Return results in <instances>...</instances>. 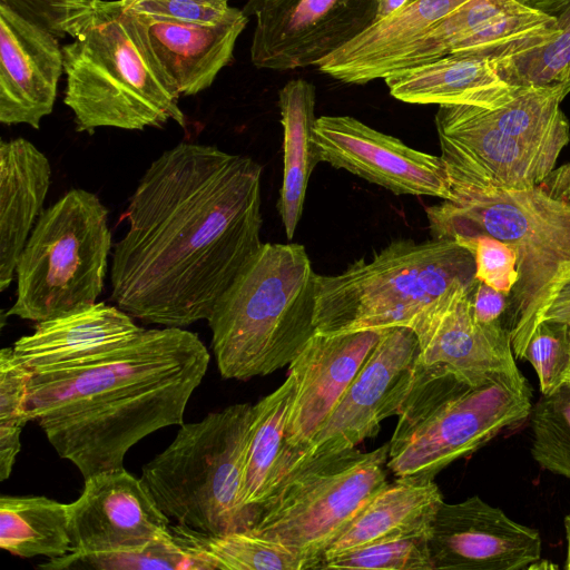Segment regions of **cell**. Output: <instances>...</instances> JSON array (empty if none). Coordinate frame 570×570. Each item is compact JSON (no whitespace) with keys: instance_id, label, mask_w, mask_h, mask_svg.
<instances>
[{"instance_id":"cell-1","label":"cell","mask_w":570,"mask_h":570,"mask_svg":"<svg viewBox=\"0 0 570 570\" xmlns=\"http://www.w3.org/2000/svg\"><path fill=\"white\" fill-rule=\"evenodd\" d=\"M263 167L210 145L180 142L147 168L112 253L111 298L134 318L185 328L261 249Z\"/></svg>"},{"instance_id":"cell-2","label":"cell","mask_w":570,"mask_h":570,"mask_svg":"<svg viewBox=\"0 0 570 570\" xmlns=\"http://www.w3.org/2000/svg\"><path fill=\"white\" fill-rule=\"evenodd\" d=\"M209 361L196 333L145 328L83 362L32 370L30 419L83 480L121 469L127 452L140 440L184 423Z\"/></svg>"},{"instance_id":"cell-3","label":"cell","mask_w":570,"mask_h":570,"mask_svg":"<svg viewBox=\"0 0 570 570\" xmlns=\"http://www.w3.org/2000/svg\"><path fill=\"white\" fill-rule=\"evenodd\" d=\"M452 200L426 208L432 238L492 236L517 256L519 279L508 299L514 357L525 347L558 291L570 281V204L539 186L523 189H455Z\"/></svg>"},{"instance_id":"cell-4","label":"cell","mask_w":570,"mask_h":570,"mask_svg":"<svg viewBox=\"0 0 570 570\" xmlns=\"http://www.w3.org/2000/svg\"><path fill=\"white\" fill-rule=\"evenodd\" d=\"M316 276L298 244H263L207 318L217 368L248 381L289 365L314 326Z\"/></svg>"},{"instance_id":"cell-5","label":"cell","mask_w":570,"mask_h":570,"mask_svg":"<svg viewBox=\"0 0 570 570\" xmlns=\"http://www.w3.org/2000/svg\"><path fill=\"white\" fill-rule=\"evenodd\" d=\"M531 410L522 373L471 380L443 368L414 367L386 466L397 478L433 480L454 461L523 423Z\"/></svg>"},{"instance_id":"cell-6","label":"cell","mask_w":570,"mask_h":570,"mask_svg":"<svg viewBox=\"0 0 570 570\" xmlns=\"http://www.w3.org/2000/svg\"><path fill=\"white\" fill-rule=\"evenodd\" d=\"M62 53L63 101L77 131L142 130L169 120L185 127L180 96L153 63L120 0H97Z\"/></svg>"},{"instance_id":"cell-7","label":"cell","mask_w":570,"mask_h":570,"mask_svg":"<svg viewBox=\"0 0 570 570\" xmlns=\"http://www.w3.org/2000/svg\"><path fill=\"white\" fill-rule=\"evenodd\" d=\"M456 282H476L474 257L456 240H396L338 275L316 276V333L409 327Z\"/></svg>"},{"instance_id":"cell-8","label":"cell","mask_w":570,"mask_h":570,"mask_svg":"<svg viewBox=\"0 0 570 570\" xmlns=\"http://www.w3.org/2000/svg\"><path fill=\"white\" fill-rule=\"evenodd\" d=\"M252 411L236 403L183 423L142 466L140 479L170 520L209 534L254 527L259 512L240 500Z\"/></svg>"},{"instance_id":"cell-9","label":"cell","mask_w":570,"mask_h":570,"mask_svg":"<svg viewBox=\"0 0 570 570\" xmlns=\"http://www.w3.org/2000/svg\"><path fill=\"white\" fill-rule=\"evenodd\" d=\"M112 246L99 197L71 189L43 210L17 263L8 316L42 322L88 308L104 289Z\"/></svg>"},{"instance_id":"cell-10","label":"cell","mask_w":570,"mask_h":570,"mask_svg":"<svg viewBox=\"0 0 570 570\" xmlns=\"http://www.w3.org/2000/svg\"><path fill=\"white\" fill-rule=\"evenodd\" d=\"M387 456L385 443L305 463L261 507L250 531L323 562L327 547L387 484Z\"/></svg>"},{"instance_id":"cell-11","label":"cell","mask_w":570,"mask_h":570,"mask_svg":"<svg viewBox=\"0 0 570 570\" xmlns=\"http://www.w3.org/2000/svg\"><path fill=\"white\" fill-rule=\"evenodd\" d=\"M420 344L404 326L383 330L376 345L313 438L284 461L281 483L305 463L354 449L401 413L411 391ZM278 485V487H279Z\"/></svg>"},{"instance_id":"cell-12","label":"cell","mask_w":570,"mask_h":570,"mask_svg":"<svg viewBox=\"0 0 570 570\" xmlns=\"http://www.w3.org/2000/svg\"><path fill=\"white\" fill-rule=\"evenodd\" d=\"M255 18L250 61L287 71L317 66L375 20L376 0H247Z\"/></svg>"},{"instance_id":"cell-13","label":"cell","mask_w":570,"mask_h":570,"mask_svg":"<svg viewBox=\"0 0 570 570\" xmlns=\"http://www.w3.org/2000/svg\"><path fill=\"white\" fill-rule=\"evenodd\" d=\"M434 121L452 191L538 186L559 157L499 131L473 105H441Z\"/></svg>"},{"instance_id":"cell-14","label":"cell","mask_w":570,"mask_h":570,"mask_svg":"<svg viewBox=\"0 0 570 570\" xmlns=\"http://www.w3.org/2000/svg\"><path fill=\"white\" fill-rule=\"evenodd\" d=\"M320 161L396 195L454 198L441 156L409 147L351 116H321L313 128Z\"/></svg>"},{"instance_id":"cell-15","label":"cell","mask_w":570,"mask_h":570,"mask_svg":"<svg viewBox=\"0 0 570 570\" xmlns=\"http://www.w3.org/2000/svg\"><path fill=\"white\" fill-rule=\"evenodd\" d=\"M436 569H531L541 558L539 532L509 518L478 495L443 502L428 533Z\"/></svg>"},{"instance_id":"cell-16","label":"cell","mask_w":570,"mask_h":570,"mask_svg":"<svg viewBox=\"0 0 570 570\" xmlns=\"http://www.w3.org/2000/svg\"><path fill=\"white\" fill-rule=\"evenodd\" d=\"M475 283L452 284L410 324L420 344L417 366L443 368L471 380L520 373L508 328L502 323L482 325L473 317Z\"/></svg>"},{"instance_id":"cell-17","label":"cell","mask_w":570,"mask_h":570,"mask_svg":"<svg viewBox=\"0 0 570 570\" xmlns=\"http://www.w3.org/2000/svg\"><path fill=\"white\" fill-rule=\"evenodd\" d=\"M68 507L75 552L135 549L170 533L171 520L125 468L85 479L80 497Z\"/></svg>"},{"instance_id":"cell-18","label":"cell","mask_w":570,"mask_h":570,"mask_svg":"<svg viewBox=\"0 0 570 570\" xmlns=\"http://www.w3.org/2000/svg\"><path fill=\"white\" fill-rule=\"evenodd\" d=\"M381 333H315L289 363L288 373L294 375L295 392L286 424L281 474L286 458L304 446L331 414Z\"/></svg>"},{"instance_id":"cell-19","label":"cell","mask_w":570,"mask_h":570,"mask_svg":"<svg viewBox=\"0 0 570 570\" xmlns=\"http://www.w3.org/2000/svg\"><path fill=\"white\" fill-rule=\"evenodd\" d=\"M62 72L59 39L0 4V121L39 129Z\"/></svg>"},{"instance_id":"cell-20","label":"cell","mask_w":570,"mask_h":570,"mask_svg":"<svg viewBox=\"0 0 570 570\" xmlns=\"http://www.w3.org/2000/svg\"><path fill=\"white\" fill-rule=\"evenodd\" d=\"M128 14L153 63L179 96L197 95L212 86L233 59L236 41L249 19L234 7L217 24Z\"/></svg>"},{"instance_id":"cell-21","label":"cell","mask_w":570,"mask_h":570,"mask_svg":"<svg viewBox=\"0 0 570 570\" xmlns=\"http://www.w3.org/2000/svg\"><path fill=\"white\" fill-rule=\"evenodd\" d=\"M469 0H410L317 63L318 70L350 85L384 79L390 65L441 19Z\"/></svg>"},{"instance_id":"cell-22","label":"cell","mask_w":570,"mask_h":570,"mask_svg":"<svg viewBox=\"0 0 570 570\" xmlns=\"http://www.w3.org/2000/svg\"><path fill=\"white\" fill-rule=\"evenodd\" d=\"M144 330L118 306L99 302L38 322L35 331L18 338L12 348L30 371L66 366L108 352Z\"/></svg>"},{"instance_id":"cell-23","label":"cell","mask_w":570,"mask_h":570,"mask_svg":"<svg viewBox=\"0 0 570 570\" xmlns=\"http://www.w3.org/2000/svg\"><path fill=\"white\" fill-rule=\"evenodd\" d=\"M51 183L47 156L24 138L0 142V291L9 287Z\"/></svg>"},{"instance_id":"cell-24","label":"cell","mask_w":570,"mask_h":570,"mask_svg":"<svg viewBox=\"0 0 570 570\" xmlns=\"http://www.w3.org/2000/svg\"><path fill=\"white\" fill-rule=\"evenodd\" d=\"M383 80L391 96L415 105L497 107L517 90L500 77L491 59L479 56L450 55Z\"/></svg>"},{"instance_id":"cell-25","label":"cell","mask_w":570,"mask_h":570,"mask_svg":"<svg viewBox=\"0 0 570 570\" xmlns=\"http://www.w3.org/2000/svg\"><path fill=\"white\" fill-rule=\"evenodd\" d=\"M443 502L432 479L397 478L387 483L327 547L323 562L384 538L429 532Z\"/></svg>"},{"instance_id":"cell-26","label":"cell","mask_w":570,"mask_h":570,"mask_svg":"<svg viewBox=\"0 0 570 570\" xmlns=\"http://www.w3.org/2000/svg\"><path fill=\"white\" fill-rule=\"evenodd\" d=\"M316 89L304 79H293L278 91L284 130V176L278 213L286 237L292 239L302 217L308 180L320 161L313 141Z\"/></svg>"},{"instance_id":"cell-27","label":"cell","mask_w":570,"mask_h":570,"mask_svg":"<svg viewBox=\"0 0 570 570\" xmlns=\"http://www.w3.org/2000/svg\"><path fill=\"white\" fill-rule=\"evenodd\" d=\"M294 392L295 379L288 373L276 390L253 405L240 500L258 512L279 484Z\"/></svg>"},{"instance_id":"cell-28","label":"cell","mask_w":570,"mask_h":570,"mask_svg":"<svg viewBox=\"0 0 570 570\" xmlns=\"http://www.w3.org/2000/svg\"><path fill=\"white\" fill-rule=\"evenodd\" d=\"M180 548L196 558L204 570H307L322 562L250 530L209 534L170 524Z\"/></svg>"},{"instance_id":"cell-29","label":"cell","mask_w":570,"mask_h":570,"mask_svg":"<svg viewBox=\"0 0 570 570\" xmlns=\"http://www.w3.org/2000/svg\"><path fill=\"white\" fill-rule=\"evenodd\" d=\"M0 547L21 558L71 552L68 504L41 495H1Z\"/></svg>"},{"instance_id":"cell-30","label":"cell","mask_w":570,"mask_h":570,"mask_svg":"<svg viewBox=\"0 0 570 570\" xmlns=\"http://www.w3.org/2000/svg\"><path fill=\"white\" fill-rule=\"evenodd\" d=\"M556 19L557 32L528 51L492 60L500 77L513 87H540L570 92V0H525Z\"/></svg>"},{"instance_id":"cell-31","label":"cell","mask_w":570,"mask_h":570,"mask_svg":"<svg viewBox=\"0 0 570 570\" xmlns=\"http://www.w3.org/2000/svg\"><path fill=\"white\" fill-rule=\"evenodd\" d=\"M520 0H469L441 19L387 68L386 76L446 57L465 36L502 14ZM384 78V79H385Z\"/></svg>"},{"instance_id":"cell-32","label":"cell","mask_w":570,"mask_h":570,"mask_svg":"<svg viewBox=\"0 0 570 570\" xmlns=\"http://www.w3.org/2000/svg\"><path fill=\"white\" fill-rule=\"evenodd\" d=\"M37 567L42 570H204L196 558L180 548L171 532L140 548L86 553L71 551Z\"/></svg>"},{"instance_id":"cell-33","label":"cell","mask_w":570,"mask_h":570,"mask_svg":"<svg viewBox=\"0 0 570 570\" xmlns=\"http://www.w3.org/2000/svg\"><path fill=\"white\" fill-rule=\"evenodd\" d=\"M31 371L12 347L0 352V481H6L20 452V434L31 421L28 407Z\"/></svg>"},{"instance_id":"cell-34","label":"cell","mask_w":570,"mask_h":570,"mask_svg":"<svg viewBox=\"0 0 570 570\" xmlns=\"http://www.w3.org/2000/svg\"><path fill=\"white\" fill-rule=\"evenodd\" d=\"M530 416L532 458L541 468L570 480V386L542 395Z\"/></svg>"},{"instance_id":"cell-35","label":"cell","mask_w":570,"mask_h":570,"mask_svg":"<svg viewBox=\"0 0 570 570\" xmlns=\"http://www.w3.org/2000/svg\"><path fill=\"white\" fill-rule=\"evenodd\" d=\"M428 533L389 537L341 552L321 569L435 570Z\"/></svg>"},{"instance_id":"cell-36","label":"cell","mask_w":570,"mask_h":570,"mask_svg":"<svg viewBox=\"0 0 570 570\" xmlns=\"http://www.w3.org/2000/svg\"><path fill=\"white\" fill-rule=\"evenodd\" d=\"M570 327L543 321L532 334L522 360L534 368L542 395H550L561 386L569 361Z\"/></svg>"},{"instance_id":"cell-37","label":"cell","mask_w":570,"mask_h":570,"mask_svg":"<svg viewBox=\"0 0 570 570\" xmlns=\"http://www.w3.org/2000/svg\"><path fill=\"white\" fill-rule=\"evenodd\" d=\"M97 0H0L3 4L58 39L73 38Z\"/></svg>"},{"instance_id":"cell-38","label":"cell","mask_w":570,"mask_h":570,"mask_svg":"<svg viewBox=\"0 0 570 570\" xmlns=\"http://www.w3.org/2000/svg\"><path fill=\"white\" fill-rule=\"evenodd\" d=\"M456 242L472 253L475 279L509 297L519 279L514 250L505 243L487 235Z\"/></svg>"},{"instance_id":"cell-39","label":"cell","mask_w":570,"mask_h":570,"mask_svg":"<svg viewBox=\"0 0 570 570\" xmlns=\"http://www.w3.org/2000/svg\"><path fill=\"white\" fill-rule=\"evenodd\" d=\"M126 12L160 20L217 24L229 10L228 0H120Z\"/></svg>"},{"instance_id":"cell-40","label":"cell","mask_w":570,"mask_h":570,"mask_svg":"<svg viewBox=\"0 0 570 570\" xmlns=\"http://www.w3.org/2000/svg\"><path fill=\"white\" fill-rule=\"evenodd\" d=\"M508 296L483 282L476 281L471 293L472 314L476 323L490 325L495 323L505 324L502 315L508 309Z\"/></svg>"},{"instance_id":"cell-41","label":"cell","mask_w":570,"mask_h":570,"mask_svg":"<svg viewBox=\"0 0 570 570\" xmlns=\"http://www.w3.org/2000/svg\"><path fill=\"white\" fill-rule=\"evenodd\" d=\"M543 321L561 323L570 327V281L558 291L543 315Z\"/></svg>"},{"instance_id":"cell-42","label":"cell","mask_w":570,"mask_h":570,"mask_svg":"<svg viewBox=\"0 0 570 570\" xmlns=\"http://www.w3.org/2000/svg\"><path fill=\"white\" fill-rule=\"evenodd\" d=\"M409 2L410 0H376V14L374 22L392 16Z\"/></svg>"},{"instance_id":"cell-43","label":"cell","mask_w":570,"mask_h":570,"mask_svg":"<svg viewBox=\"0 0 570 570\" xmlns=\"http://www.w3.org/2000/svg\"><path fill=\"white\" fill-rule=\"evenodd\" d=\"M566 533H567V558L564 569L570 570V514L564 519Z\"/></svg>"},{"instance_id":"cell-44","label":"cell","mask_w":570,"mask_h":570,"mask_svg":"<svg viewBox=\"0 0 570 570\" xmlns=\"http://www.w3.org/2000/svg\"><path fill=\"white\" fill-rule=\"evenodd\" d=\"M569 337H570V330H569ZM561 385H569L570 386V347H569V361L568 365L566 367V371L562 375Z\"/></svg>"}]
</instances>
